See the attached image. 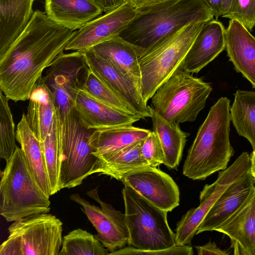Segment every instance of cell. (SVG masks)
I'll use <instances>...</instances> for the list:
<instances>
[{
    "mask_svg": "<svg viewBox=\"0 0 255 255\" xmlns=\"http://www.w3.org/2000/svg\"><path fill=\"white\" fill-rule=\"evenodd\" d=\"M191 245H175L170 248L157 250H144L131 246L125 247L110 253L109 255H192Z\"/></svg>",
    "mask_w": 255,
    "mask_h": 255,
    "instance_id": "cell-34",
    "label": "cell"
},
{
    "mask_svg": "<svg viewBox=\"0 0 255 255\" xmlns=\"http://www.w3.org/2000/svg\"><path fill=\"white\" fill-rule=\"evenodd\" d=\"M87 194L99 203L100 207L91 204L77 193L71 194L70 199L83 208L82 210L97 230L95 236L109 251V254L125 247L129 234L125 214L103 201L97 188L87 191Z\"/></svg>",
    "mask_w": 255,
    "mask_h": 255,
    "instance_id": "cell-12",
    "label": "cell"
},
{
    "mask_svg": "<svg viewBox=\"0 0 255 255\" xmlns=\"http://www.w3.org/2000/svg\"><path fill=\"white\" fill-rule=\"evenodd\" d=\"M82 90L103 104L126 113L137 115L90 69L86 77Z\"/></svg>",
    "mask_w": 255,
    "mask_h": 255,
    "instance_id": "cell-31",
    "label": "cell"
},
{
    "mask_svg": "<svg viewBox=\"0 0 255 255\" xmlns=\"http://www.w3.org/2000/svg\"><path fill=\"white\" fill-rule=\"evenodd\" d=\"M75 30L39 10L0 56V90L15 102L29 99L44 70L65 49Z\"/></svg>",
    "mask_w": 255,
    "mask_h": 255,
    "instance_id": "cell-1",
    "label": "cell"
},
{
    "mask_svg": "<svg viewBox=\"0 0 255 255\" xmlns=\"http://www.w3.org/2000/svg\"><path fill=\"white\" fill-rule=\"evenodd\" d=\"M152 123V131L157 135L164 154L163 164L168 168L177 170L182 159L187 137L179 124L169 122L148 106Z\"/></svg>",
    "mask_w": 255,
    "mask_h": 255,
    "instance_id": "cell-26",
    "label": "cell"
},
{
    "mask_svg": "<svg viewBox=\"0 0 255 255\" xmlns=\"http://www.w3.org/2000/svg\"><path fill=\"white\" fill-rule=\"evenodd\" d=\"M98 56L110 60L123 73L140 82L138 58L142 51L118 36L89 49Z\"/></svg>",
    "mask_w": 255,
    "mask_h": 255,
    "instance_id": "cell-27",
    "label": "cell"
},
{
    "mask_svg": "<svg viewBox=\"0 0 255 255\" xmlns=\"http://www.w3.org/2000/svg\"><path fill=\"white\" fill-rule=\"evenodd\" d=\"M121 181L167 212L179 205L178 186L169 175L156 167H148L130 171L125 174Z\"/></svg>",
    "mask_w": 255,
    "mask_h": 255,
    "instance_id": "cell-14",
    "label": "cell"
},
{
    "mask_svg": "<svg viewBox=\"0 0 255 255\" xmlns=\"http://www.w3.org/2000/svg\"><path fill=\"white\" fill-rule=\"evenodd\" d=\"M207 22H191L141 54L138 58L140 90L146 103L158 88L180 68L195 38Z\"/></svg>",
    "mask_w": 255,
    "mask_h": 255,
    "instance_id": "cell-5",
    "label": "cell"
},
{
    "mask_svg": "<svg viewBox=\"0 0 255 255\" xmlns=\"http://www.w3.org/2000/svg\"><path fill=\"white\" fill-rule=\"evenodd\" d=\"M109 253L95 235L79 228L64 236L59 255H109Z\"/></svg>",
    "mask_w": 255,
    "mask_h": 255,
    "instance_id": "cell-30",
    "label": "cell"
},
{
    "mask_svg": "<svg viewBox=\"0 0 255 255\" xmlns=\"http://www.w3.org/2000/svg\"><path fill=\"white\" fill-rule=\"evenodd\" d=\"M142 141L124 148L104 160L97 161L92 174H104L121 181L128 172L151 167L142 154Z\"/></svg>",
    "mask_w": 255,
    "mask_h": 255,
    "instance_id": "cell-28",
    "label": "cell"
},
{
    "mask_svg": "<svg viewBox=\"0 0 255 255\" xmlns=\"http://www.w3.org/2000/svg\"><path fill=\"white\" fill-rule=\"evenodd\" d=\"M169 0H128L136 8L148 6Z\"/></svg>",
    "mask_w": 255,
    "mask_h": 255,
    "instance_id": "cell-39",
    "label": "cell"
},
{
    "mask_svg": "<svg viewBox=\"0 0 255 255\" xmlns=\"http://www.w3.org/2000/svg\"><path fill=\"white\" fill-rule=\"evenodd\" d=\"M29 100L25 114L26 121L38 139L42 142L52 126L56 108L54 95L42 76L33 88Z\"/></svg>",
    "mask_w": 255,
    "mask_h": 255,
    "instance_id": "cell-22",
    "label": "cell"
},
{
    "mask_svg": "<svg viewBox=\"0 0 255 255\" xmlns=\"http://www.w3.org/2000/svg\"><path fill=\"white\" fill-rule=\"evenodd\" d=\"M215 231L230 239L235 255H255V187L241 206Z\"/></svg>",
    "mask_w": 255,
    "mask_h": 255,
    "instance_id": "cell-17",
    "label": "cell"
},
{
    "mask_svg": "<svg viewBox=\"0 0 255 255\" xmlns=\"http://www.w3.org/2000/svg\"><path fill=\"white\" fill-rule=\"evenodd\" d=\"M212 90L209 83L179 68L158 88L150 107L169 122H194Z\"/></svg>",
    "mask_w": 255,
    "mask_h": 255,
    "instance_id": "cell-7",
    "label": "cell"
},
{
    "mask_svg": "<svg viewBox=\"0 0 255 255\" xmlns=\"http://www.w3.org/2000/svg\"><path fill=\"white\" fill-rule=\"evenodd\" d=\"M62 226L58 218L48 213L14 221L0 247V255H59Z\"/></svg>",
    "mask_w": 255,
    "mask_h": 255,
    "instance_id": "cell-9",
    "label": "cell"
},
{
    "mask_svg": "<svg viewBox=\"0 0 255 255\" xmlns=\"http://www.w3.org/2000/svg\"><path fill=\"white\" fill-rule=\"evenodd\" d=\"M225 49L235 70L255 88V36L239 21L230 19Z\"/></svg>",
    "mask_w": 255,
    "mask_h": 255,
    "instance_id": "cell-19",
    "label": "cell"
},
{
    "mask_svg": "<svg viewBox=\"0 0 255 255\" xmlns=\"http://www.w3.org/2000/svg\"><path fill=\"white\" fill-rule=\"evenodd\" d=\"M124 185L122 195L129 246L157 250L176 245L175 233L168 225L167 212L152 204L130 186Z\"/></svg>",
    "mask_w": 255,
    "mask_h": 255,
    "instance_id": "cell-8",
    "label": "cell"
},
{
    "mask_svg": "<svg viewBox=\"0 0 255 255\" xmlns=\"http://www.w3.org/2000/svg\"><path fill=\"white\" fill-rule=\"evenodd\" d=\"M198 255H227L230 254L227 251L223 250L211 241L203 246H195Z\"/></svg>",
    "mask_w": 255,
    "mask_h": 255,
    "instance_id": "cell-37",
    "label": "cell"
},
{
    "mask_svg": "<svg viewBox=\"0 0 255 255\" xmlns=\"http://www.w3.org/2000/svg\"><path fill=\"white\" fill-rule=\"evenodd\" d=\"M136 8L129 2L105 12L75 31L65 50L84 51L117 36L134 17Z\"/></svg>",
    "mask_w": 255,
    "mask_h": 255,
    "instance_id": "cell-13",
    "label": "cell"
},
{
    "mask_svg": "<svg viewBox=\"0 0 255 255\" xmlns=\"http://www.w3.org/2000/svg\"><path fill=\"white\" fill-rule=\"evenodd\" d=\"M223 17L239 21L251 32L255 26V0H233L229 11Z\"/></svg>",
    "mask_w": 255,
    "mask_h": 255,
    "instance_id": "cell-33",
    "label": "cell"
},
{
    "mask_svg": "<svg viewBox=\"0 0 255 255\" xmlns=\"http://www.w3.org/2000/svg\"><path fill=\"white\" fill-rule=\"evenodd\" d=\"M16 139L31 173L47 197L51 195L44 156L40 140L29 127L23 113L16 130Z\"/></svg>",
    "mask_w": 255,
    "mask_h": 255,
    "instance_id": "cell-25",
    "label": "cell"
},
{
    "mask_svg": "<svg viewBox=\"0 0 255 255\" xmlns=\"http://www.w3.org/2000/svg\"><path fill=\"white\" fill-rule=\"evenodd\" d=\"M1 174L0 214L7 222L48 213L49 198L29 168L21 149H15Z\"/></svg>",
    "mask_w": 255,
    "mask_h": 255,
    "instance_id": "cell-4",
    "label": "cell"
},
{
    "mask_svg": "<svg viewBox=\"0 0 255 255\" xmlns=\"http://www.w3.org/2000/svg\"><path fill=\"white\" fill-rule=\"evenodd\" d=\"M230 100L220 98L211 108L188 150L183 167L184 176L205 180L227 168L234 150L230 140Z\"/></svg>",
    "mask_w": 255,
    "mask_h": 255,
    "instance_id": "cell-3",
    "label": "cell"
},
{
    "mask_svg": "<svg viewBox=\"0 0 255 255\" xmlns=\"http://www.w3.org/2000/svg\"><path fill=\"white\" fill-rule=\"evenodd\" d=\"M213 19L203 0H169L136 8L134 17L118 36L142 53L191 22Z\"/></svg>",
    "mask_w": 255,
    "mask_h": 255,
    "instance_id": "cell-2",
    "label": "cell"
},
{
    "mask_svg": "<svg viewBox=\"0 0 255 255\" xmlns=\"http://www.w3.org/2000/svg\"><path fill=\"white\" fill-rule=\"evenodd\" d=\"M103 11L107 12L124 4L128 0H92Z\"/></svg>",
    "mask_w": 255,
    "mask_h": 255,
    "instance_id": "cell-38",
    "label": "cell"
},
{
    "mask_svg": "<svg viewBox=\"0 0 255 255\" xmlns=\"http://www.w3.org/2000/svg\"><path fill=\"white\" fill-rule=\"evenodd\" d=\"M255 187V180L249 169L221 194L200 224L196 235L215 231L241 206Z\"/></svg>",
    "mask_w": 255,
    "mask_h": 255,
    "instance_id": "cell-18",
    "label": "cell"
},
{
    "mask_svg": "<svg viewBox=\"0 0 255 255\" xmlns=\"http://www.w3.org/2000/svg\"><path fill=\"white\" fill-rule=\"evenodd\" d=\"M216 19L226 15L230 10L233 0H203Z\"/></svg>",
    "mask_w": 255,
    "mask_h": 255,
    "instance_id": "cell-36",
    "label": "cell"
},
{
    "mask_svg": "<svg viewBox=\"0 0 255 255\" xmlns=\"http://www.w3.org/2000/svg\"><path fill=\"white\" fill-rule=\"evenodd\" d=\"M54 121L61 142L60 188H74L91 175L96 167L98 158L90 143L94 129L84 125L75 107L62 119L55 113Z\"/></svg>",
    "mask_w": 255,
    "mask_h": 255,
    "instance_id": "cell-6",
    "label": "cell"
},
{
    "mask_svg": "<svg viewBox=\"0 0 255 255\" xmlns=\"http://www.w3.org/2000/svg\"><path fill=\"white\" fill-rule=\"evenodd\" d=\"M248 171L245 162L237 158L228 167L219 171L216 180L206 184L200 193V204L184 214L176 224V245H191L198 228L212 206L234 181Z\"/></svg>",
    "mask_w": 255,
    "mask_h": 255,
    "instance_id": "cell-11",
    "label": "cell"
},
{
    "mask_svg": "<svg viewBox=\"0 0 255 255\" xmlns=\"http://www.w3.org/2000/svg\"><path fill=\"white\" fill-rule=\"evenodd\" d=\"M90 69L82 51L60 54L48 67L43 79L53 93L56 113L63 118L75 107Z\"/></svg>",
    "mask_w": 255,
    "mask_h": 255,
    "instance_id": "cell-10",
    "label": "cell"
},
{
    "mask_svg": "<svg viewBox=\"0 0 255 255\" xmlns=\"http://www.w3.org/2000/svg\"><path fill=\"white\" fill-rule=\"evenodd\" d=\"M151 130L132 126L94 129L90 143L98 161L104 160L124 148L145 139Z\"/></svg>",
    "mask_w": 255,
    "mask_h": 255,
    "instance_id": "cell-21",
    "label": "cell"
},
{
    "mask_svg": "<svg viewBox=\"0 0 255 255\" xmlns=\"http://www.w3.org/2000/svg\"><path fill=\"white\" fill-rule=\"evenodd\" d=\"M226 29L217 19L202 27L186 55L180 69L198 73L226 48Z\"/></svg>",
    "mask_w": 255,
    "mask_h": 255,
    "instance_id": "cell-16",
    "label": "cell"
},
{
    "mask_svg": "<svg viewBox=\"0 0 255 255\" xmlns=\"http://www.w3.org/2000/svg\"><path fill=\"white\" fill-rule=\"evenodd\" d=\"M230 116L239 135L246 138L255 151V91L237 90Z\"/></svg>",
    "mask_w": 255,
    "mask_h": 255,
    "instance_id": "cell-29",
    "label": "cell"
},
{
    "mask_svg": "<svg viewBox=\"0 0 255 255\" xmlns=\"http://www.w3.org/2000/svg\"><path fill=\"white\" fill-rule=\"evenodd\" d=\"M2 93L0 90V157L6 162L17 145L15 125L8 105L9 99Z\"/></svg>",
    "mask_w": 255,
    "mask_h": 255,
    "instance_id": "cell-32",
    "label": "cell"
},
{
    "mask_svg": "<svg viewBox=\"0 0 255 255\" xmlns=\"http://www.w3.org/2000/svg\"><path fill=\"white\" fill-rule=\"evenodd\" d=\"M250 171L255 180V151L254 150L250 155Z\"/></svg>",
    "mask_w": 255,
    "mask_h": 255,
    "instance_id": "cell-40",
    "label": "cell"
},
{
    "mask_svg": "<svg viewBox=\"0 0 255 255\" xmlns=\"http://www.w3.org/2000/svg\"><path fill=\"white\" fill-rule=\"evenodd\" d=\"M141 153L144 158L152 167L163 164L164 154L157 135L152 131L142 141Z\"/></svg>",
    "mask_w": 255,
    "mask_h": 255,
    "instance_id": "cell-35",
    "label": "cell"
},
{
    "mask_svg": "<svg viewBox=\"0 0 255 255\" xmlns=\"http://www.w3.org/2000/svg\"><path fill=\"white\" fill-rule=\"evenodd\" d=\"M89 69L142 119L150 113L141 95L140 81L123 73L110 60L90 50L82 51Z\"/></svg>",
    "mask_w": 255,
    "mask_h": 255,
    "instance_id": "cell-15",
    "label": "cell"
},
{
    "mask_svg": "<svg viewBox=\"0 0 255 255\" xmlns=\"http://www.w3.org/2000/svg\"><path fill=\"white\" fill-rule=\"evenodd\" d=\"M45 13L73 30L100 16L103 11L92 0H45Z\"/></svg>",
    "mask_w": 255,
    "mask_h": 255,
    "instance_id": "cell-23",
    "label": "cell"
},
{
    "mask_svg": "<svg viewBox=\"0 0 255 255\" xmlns=\"http://www.w3.org/2000/svg\"><path fill=\"white\" fill-rule=\"evenodd\" d=\"M75 108L84 125L90 129L132 126L142 119L103 104L83 90L76 97Z\"/></svg>",
    "mask_w": 255,
    "mask_h": 255,
    "instance_id": "cell-20",
    "label": "cell"
},
{
    "mask_svg": "<svg viewBox=\"0 0 255 255\" xmlns=\"http://www.w3.org/2000/svg\"><path fill=\"white\" fill-rule=\"evenodd\" d=\"M35 0H0V56L26 26Z\"/></svg>",
    "mask_w": 255,
    "mask_h": 255,
    "instance_id": "cell-24",
    "label": "cell"
}]
</instances>
